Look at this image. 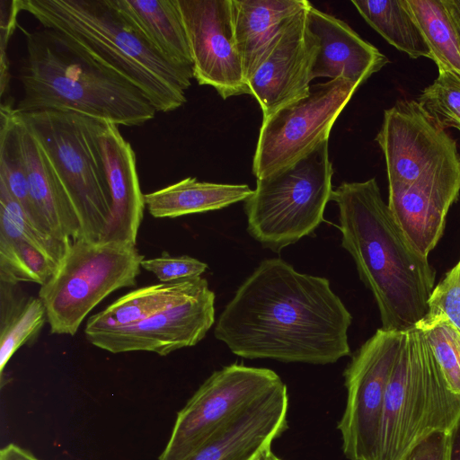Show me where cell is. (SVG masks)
Instances as JSON below:
<instances>
[{"instance_id": "f1b7e54d", "label": "cell", "mask_w": 460, "mask_h": 460, "mask_svg": "<svg viewBox=\"0 0 460 460\" xmlns=\"http://www.w3.org/2000/svg\"><path fill=\"white\" fill-rule=\"evenodd\" d=\"M0 237L22 239L31 243L54 261L57 266L63 257L67 242L60 241L35 226L1 181Z\"/></svg>"}, {"instance_id": "1f68e13d", "label": "cell", "mask_w": 460, "mask_h": 460, "mask_svg": "<svg viewBox=\"0 0 460 460\" xmlns=\"http://www.w3.org/2000/svg\"><path fill=\"white\" fill-rule=\"evenodd\" d=\"M439 317H446L460 331V260L433 288L428 313L420 321Z\"/></svg>"}, {"instance_id": "e0dca14e", "label": "cell", "mask_w": 460, "mask_h": 460, "mask_svg": "<svg viewBox=\"0 0 460 460\" xmlns=\"http://www.w3.org/2000/svg\"><path fill=\"white\" fill-rule=\"evenodd\" d=\"M97 137L111 199V217L100 242L137 245L146 203L135 152L116 124L98 120Z\"/></svg>"}, {"instance_id": "52a82bcc", "label": "cell", "mask_w": 460, "mask_h": 460, "mask_svg": "<svg viewBox=\"0 0 460 460\" xmlns=\"http://www.w3.org/2000/svg\"><path fill=\"white\" fill-rule=\"evenodd\" d=\"M332 175L326 140L291 166L257 179L244 201L249 234L277 253L312 234L323 221Z\"/></svg>"}, {"instance_id": "9a60e30c", "label": "cell", "mask_w": 460, "mask_h": 460, "mask_svg": "<svg viewBox=\"0 0 460 460\" xmlns=\"http://www.w3.org/2000/svg\"><path fill=\"white\" fill-rule=\"evenodd\" d=\"M283 27L247 80L262 111V119L309 94L317 43L307 29L306 11Z\"/></svg>"}, {"instance_id": "4316f807", "label": "cell", "mask_w": 460, "mask_h": 460, "mask_svg": "<svg viewBox=\"0 0 460 460\" xmlns=\"http://www.w3.org/2000/svg\"><path fill=\"white\" fill-rule=\"evenodd\" d=\"M432 60L460 78V40L443 0H405Z\"/></svg>"}, {"instance_id": "8fae6325", "label": "cell", "mask_w": 460, "mask_h": 460, "mask_svg": "<svg viewBox=\"0 0 460 460\" xmlns=\"http://www.w3.org/2000/svg\"><path fill=\"white\" fill-rule=\"evenodd\" d=\"M403 336L379 328L344 369L347 398L337 429L349 460H376L385 395Z\"/></svg>"}, {"instance_id": "ffe728a7", "label": "cell", "mask_w": 460, "mask_h": 460, "mask_svg": "<svg viewBox=\"0 0 460 460\" xmlns=\"http://www.w3.org/2000/svg\"><path fill=\"white\" fill-rule=\"evenodd\" d=\"M16 114L30 198L38 225L63 242L83 238L79 217L64 185L17 111Z\"/></svg>"}, {"instance_id": "cb8c5ba5", "label": "cell", "mask_w": 460, "mask_h": 460, "mask_svg": "<svg viewBox=\"0 0 460 460\" xmlns=\"http://www.w3.org/2000/svg\"><path fill=\"white\" fill-rule=\"evenodd\" d=\"M119 11L169 60L193 69L177 0H113Z\"/></svg>"}, {"instance_id": "484cf974", "label": "cell", "mask_w": 460, "mask_h": 460, "mask_svg": "<svg viewBox=\"0 0 460 460\" xmlns=\"http://www.w3.org/2000/svg\"><path fill=\"white\" fill-rule=\"evenodd\" d=\"M363 19L389 44L411 58L432 54L405 0H365L351 2Z\"/></svg>"}, {"instance_id": "836d02e7", "label": "cell", "mask_w": 460, "mask_h": 460, "mask_svg": "<svg viewBox=\"0 0 460 460\" xmlns=\"http://www.w3.org/2000/svg\"><path fill=\"white\" fill-rule=\"evenodd\" d=\"M21 11V0H0V91L2 97L8 91L10 82L6 48L15 30L17 15Z\"/></svg>"}, {"instance_id": "603a6c76", "label": "cell", "mask_w": 460, "mask_h": 460, "mask_svg": "<svg viewBox=\"0 0 460 460\" xmlns=\"http://www.w3.org/2000/svg\"><path fill=\"white\" fill-rule=\"evenodd\" d=\"M208 280L196 279L160 283L133 290L87 320L84 331L121 328L139 323L195 295Z\"/></svg>"}, {"instance_id": "7402d4cb", "label": "cell", "mask_w": 460, "mask_h": 460, "mask_svg": "<svg viewBox=\"0 0 460 460\" xmlns=\"http://www.w3.org/2000/svg\"><path fill=\"white\" fill-rule=\"evenodd\" d=\"M253 190L247 184L199 181L187 177L163 189L144 195L149 214L156 218L221 209L245 201Z\"/></svg>"}, {"instance_id": "83f0119b", "label": "cell", "mask_w": 460, "mask_h": 460, "mask_svg": "<svg viewBox=\"0 0 460 460\" xmlns=\"http://www.w3.org/2000/svg\"><path fill=\"white\" fill-rule=\"evenodd\" d=\"M56 268L57 264L31 243L0 237V281L43 286Z\"/></svg>"}, {"instance_id": "4dcf8cb0", "label": "cell", "mask_w": 460, "mask_h": 460, "mask_svg": "<svg viewBox=\"0 0 460 460\" xmlns=\"http://www.w3.org/2000/svg\"><path fill=\"white\" fill-rule=\"evenodd\" d=\"M438 75L418 97V102L443 128L460 131V78L438 66Z\"/></svg>"}, {"instance_id": "4fadbf2b", "label": "cell", "mask_w": 460, "mask_h": 460, "mask_svg": "<svg viewBox=\"0 0 460 460\" xmlns=\"http://www.w3.org/2000/svg\"><path fill=\"white\" fill-rule=\"evenodd\" d=\"M193 62V77L227 99L251 94L233 29L231 0H177Z\"/></svg>"}, {"instance_id": "8992f818", "label": "cell", "mask_w": 460, "mask_h": 460, "mask_svg": "<svg viewBox=\"0 0 460 460\" xmlns=\"http://www.w3.org/2000/svg\"><path fill=\"white\" fill-rule=\"evenodd\" d=\"M18 114L64 185L79 217L83 238L100 241L111 217V199L97 137L99 119L61 111Z\"/></svg>"}, {"instance_id": "8d00e7d4", "label": "cell", "mask_w": 460, "mask_h": 460, "mask_svg": "<svg viewBox=\"0 0 460 460\" xmlns=\"http://www.w3.org/2000/svg\"><path fill=\"white\" fill-rule=\"evenodd\" d=\"M449 460H460V418L450 432Z\"/></svg>"}, {"instance_id": "6da1fadb", "label": "cell", "mask_w": 460, "mask_h": 460, "mask_svg": "<svg viewBox=\"0 0 460 460\" xmlns=\"http://www.w3.org/2000/svg\"><path fill=\"white\" fill-rule=\"evenodd\" d=\"M351 323L328 279L269 258L237 288L214 335L243 358L328 365L350 355Z\"/></svg>"}, {"instance_id": "2e32d148", "label": "cell", "mask_w": 460, "mask_h": 460, "mask_svg": "<svg viewBox=\"0 0 460 460\" xmlns=\"http://www.w3.org/2000/svg\"><path fill=\"white\" fill-rule=\"evenodd\" d=\"M460 191V162L416 181L389 187L388 207L410 245L428 257L440 240L447 212Z\"/></svg>"}, {"instance_id": "7c38bea8", "label": "cell", "mask_w": 460, "mask_h": 460, "mask_svg": "<svg viewBox=\"0 0 460 460\" xmlns=\"http://www.w3.org/2000/svg\"><path fill=\"white\" fill-rule=\"evenodd\" d=\"M376 141L385 155L389 187L411 184L460 162L456 140L414 100L384 111Z\"/></svg>"}, {"instance_id": "3957f363", "label": "cell", "mask_w": 460, "mask_h": 460, "mask_svg": "<svg viewBox=\"0 0 460 460\" xmlns=\"http://www.w3.org/2000/svg\"><path fill=\"white\" fill-rule=\"evenodd\" d=\"M23 31L18 112L73 111L127 127L154 119L156 110L137 87L66 37L46 28Z\"/></svg>"}, {"instance_id": "5bb4252c", "label": "cell", "mask_w": 460, "mask_h": 460, "mask_svg": "<svg viewBox=\"0 0 460 460\" xmlns=\"http://www.w3.org/2000/svg\"><path fill=\"white\" fill-rule=\"evenodd\" d=\"M215 293L208 286L167 309L132 325L84 331L87 341L111 353L149 351L167 356L192 347L215 323Z\"/></svg>"}, {"instance_id": "e575fe53", "label": "cell", "mask_w": 460, "mask_h": 460, "mask_svg": "<svg viewBox=\"0 0 460 460\" xmlns=\"http://www.w3.org/2000/svg\"><path fill=\"white\" fill-rule=\"evenodd\" d=\"M450 433L436 431L419 442L402 460H449Z\"/></svg>"}, {"instance_id": "d6a6232c", "label": "cell", "mask_w": 460, "mask_h": 460, "mask_svg": "<svg viewBox=\"0 0 460 460\" xmlns=\"http://www.w3.org/2000/svg\"><path fill=\"white\" fill-rule=\"evenodd\" d=\"M141 268L152 272L161 283H172L201 277L208 264L189 255L174 256L164 252L158 257L144 259Z\"/></svg>"}, {"instance_id": "d6986e66", "label": "cell", "mask_w": 460, "mask_h": 460, "mask_svg": "<svg viewBox=\"0 0 460 460\" xmlns=\"http://www.w3.org/2000/svg\"><path fill=\"white\" fill-rule=\"evenodd\" d=\"M306 25L318 47L312 79L344 78L361 85L389 63L349 24L312 4L306 11Z\"/></svg>"}, {"instance_id": "d4e9b609", "label": "cell", "mask_w": 460, "mask_h": 460, "mask_svg": "<svg viewBox=\"0 0 460 460\" xmlns=\"http://www.w3.org/2000/svg\"><path fill=\"white\" fill-rule=\"evenodd\" d=\"M46 321L47 311L39 296H25L18 284L0 281L1 380L13 354L36 340Z\"/></svg>"}, {"instance_id": "44dd1931", "label": "cell", "mask_w": 460, "mask_h": 460, "mask_svg": "<svg viewBox=\"0 0 460 460\" xmlns=\"http://www.w3.org/2000/svg\"><path fill=\"white\" fill-rule=\"evenodd\" d=\"M235 46L246 81L283 27L311 4L306 0H231Z\"/></svg>"}, {"instance_id": "ac0fdd59", "label": "cell", "mask_w": 460, "mask_h": 460, "mask_svg": "<svg viewBox=\"0 0 460 460\" xmlns=\"http://www.w3.org/2000/svg\"><path fill=\"white\" fill-rule=\"evenodd\" d=\"M285 383L231 420L186 460H252L288 429Z\"/></svg>"}, {"instance_id": "f35d334b", "label": "cell", "mask_w": 460, "mask_h": 460, "mask_svg": "<svg viewBox=\"0 0 460 460\" xmlns=\"http://www.w3.org/2000/svg\"><path fill=\"white\" fill-rule=\"evenodd\" d=\"M252 460H281L272 451L271 446L261 450Z\"/></svg>"}, {"instance_id": "7a4b0ae2", "label": "cell", "mask_w": 460, "mask_h": 460, "mask_svg": "<svg viewBox=\"0 0 460 460\" xmlns=\"http://www.w3.org/2000/svg\"><path fill=\"white\" fill-rule=\"evenodd\" d=\"M341 245L372 292L385 331L405 332L428 313L436 271L396 224L375 178L344 181L332 190Z\"/></svg>"}, {"instance_id": "9c48e42d", "label": "cell", "mask_w": 460, "mask_h": 460, "mask_svg": "<svg viewBox=\"0 0 460 460\" xmlns=\"http://www.w3.org/2000/svg\"><path fill=\"white\" fill-rule=\"evenodd\" d=\"M359 86L344 78L311 85L308 95L263 119L252 160L256 179L291 166L329 140L334 122Z\"/></svg>"}, {"instance_id": "277c9868", "label": "cell", "mask_w": 460, "mask_h": 460, "mask_svg": "<svg viewBox=\"0 0 460 460\" xmlns=\"http://www.w3.org/2000/svg\"><path fill=\"white\" fill-rule=\"evenodd\" d=\"M21 6L43 28L61 33L132 83L156 111L186 102L193 69L165 58L113 0H21Z\"/></svg>"}, {"instance_id": "74e56055", "label": "cell", "mask_w": 460, "mask_h": 460, "mask_svg": "<svg viewBox=\"0 0 460 460\" xmlns=\"http://www.w3.org/2000/svg\"><path fill=\"white\" fill-rule=\"evenodd\" d=\"M460 40V0H443Z\"/></svg>"}, {"instance_id": "ba28073f", "label": "cell", "mask_w": 460, "mask_h": 460, "mask_svg": "<svg viewBox=\"0 0 460 460\" xmlns=\"http://www.w3.org/2000/svg\"><path fill=\"white\" fill-rule=\"evenodd\" d=\"M144 259L128 243L67 241L54 273L39 291L50 332L74 336L110 294L136 285Z\"/></svg>"}, {"instance_id": "f546056e", "label": "cell", "mask_w": 460, "mask_h": 460, "mask_svg": "<svg viewBox=\"0 0 460 460\" xmlns=\"http://www.w3.org/2000/svg\"><path fill=\"white\" fill-rule=\"evenodd\" d=\"M416 327L423 332L449 390L460 394V331L446 317L420 321Z\"/></svg>"}, {"instance_id": "30bf717a", "label": "cell", "mask_w": 460, "mask_h": 460, "mask_svg": "<svg viewBox=\"0 0 460 460\" xmlns=\"http://www.w3.org/2000/svg\"><path fill=\"white\" fill-rule=\"evenodd\" d=\"M283 383L264 367L234 363L216 370L178 412L158 460H186L217 430Z\"/></svg>"}, {"instance_id": "d590c367", "label": "cell", "mask_w": 460, "mask_h": 460, "mask_svg": "<svg viewBox=\"0 0 460 460\" xmlns=\"http://www.w3.org/2000/svg\"><path fill=\"white\" fill-rule=\"evenodd\" d=\"M0 460H40L30 451L15 444H8L0 451Z\"/></svg>"}, {"instance_id": "5b68a950", "label": "cell", "mask_w": 460, "mask_h": 460, "mask_svg": "<svg viewBox=\"0 0 460 460\" xmlns=\"http://www.w3.org/2000/svg\"><path fill=\"white\" fill-rule=\"evenodd\" d=\"M460 418V394L451 392L423 332H404L383 407L376 460H402L436 431L450 433Z\"/></svg>"}]
</instances>
